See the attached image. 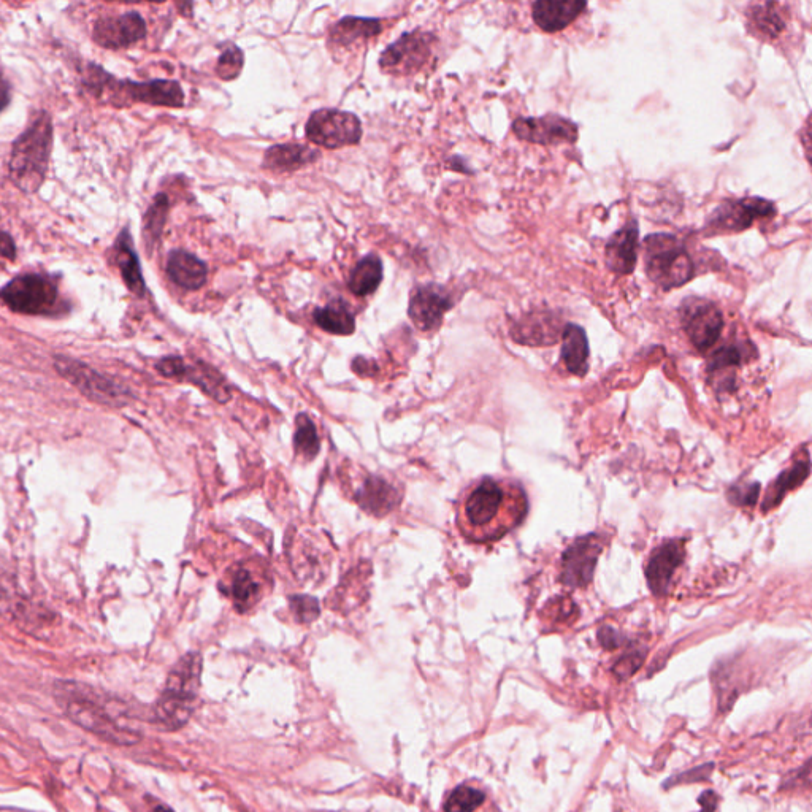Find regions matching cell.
I'll return each instance as SVG.
<instances>
[{"label":"cell","instance_id":"2","mask_svg":"<svg viewBox=\"0 0 812 812\" xmlns=\"http://www.w3.org/2000/svg\"><path fill=\"white\" fill-rule=\"evenodd\" d=\"M54 698L70 721L85 728L86 732L119 746H129L137 741V736L116 721L91 687L77 682H58L54 686Z\"/></svg>","mask_w":812,"mask_h":812},{"label":"cell","instance_id":"15","mask_svg":"<svg viewBox=\"0 0 812 812\" xmlns=\"http://www.w3.org/2000/svg\"><path fill=\"white\" fill-rule=\"evenodd\" d=\"M452 305L451 295L440 284H426L414 289L408 305V316L422 332L437 330Z\"/></svg>","mask_w":812,"mask_h":812},{"label":"cell","instance_id":"6","mask_svg":"<svg viewBox=\"0 0 812 812\" xmlns=\"http://www.w3.org/2000/svg\"><path fill=\"white\" fill-rule=\"evenodd\" d=\"M644 264L649 280L663 291L681 288L695 273L686 245L670 234H652L644 240Z\"/></svg>","mask_w":812,"mask_h":812},{"label":"cell","instance_id":"10","mask_svg":"<svg viewBox=\"0 0 812 812\" xmlns=\"http://www.w3.org/2000/svg\"><path fill=\"white\" fill-rule=\"evenodd\" d=\"M56 370L66 378L69 383L77 387L81 394L89 400L104 405L118 406L126 400L127 392L94 368L88 367L80 361H72L67 357H56L54 361Z\"/></svg>","mask_w":812,"mask_h":812},{"label":"cell","instance_id":"29","mask_svg":"<svg viewBox=\"0 0 812 812\" xmlns=\"http://www.w3.org/2000/svg\"><path fill=\"white\" fill-rule=\"evenodd\" d=\"M383 262L376 254H368L357 262L349 275L348 288L357 297H367L378 291L383 281Z\"/></svg>","mask_w":812,"mask_h":812},{"label":"cell","instance_id":"32","mask_svg":"<svg viewBox=\"0 0 812 812\" xmlns=\"http://www.w3.org/2000/svg\"><path fill=\"white\" fill-rule=\"evenodd\" d=\"M295 424H297L294 437L295 452L303 460L315 459L316 454L319 452V446H321L315 424L308 418L307 414L297 416Z\"/></svg>","mask_w":812,"mask_h":812},{"label":"cell","instance_id":"4","mask_svg":"<svg viewBox=\"0 0 812 812\" xmlns=\"http://www.w3.org/2000/svg\"><path fill=\"white\" fill-rule=\"evenodd\" d=\"M86 86L99 99L107 97L116 105L140 104L158 105V107L180 108L184 105V92L180 83L173 80H154L146 83H135L129 80H116L99 67H89Z\"/></svg>","mask_w":812,"mask_h":812},{"label":"cell","instance_id":"11","mask_svg":"<svg viewBox=\"0 0 812 812\" xmlns=\"http://www.w3.org/2000/svg\"><path fill=\"white\" fill-rule=\"evenodd\" d=\"M679 315L687 337L701 353L713 348L721 338L724 316L713 302L701 297H689L682 302Z\"/></svg>","mask_w":812,"mask_h":812},{"label":"cell","instance_id":"21","mask_svg":"<svg viewBox=\"0 0 812 812\" xmlns=\"http://www.w3.org/2000/svg\"><path fill=\"white\" fill-rule=\"evenodd\" d=\"M165 270L170 280L184 291H199L207 283V264L184 249H175L169 254Z\"/></svg>","mask_w":812,"mask_h":812},{"label":"cell","instance_id":"31","mask_svg":"<svg viewBox=\"0 0 812 812\" xmlns=\"http://www.w3.org/2000/svg\"><path fill=\"white\" fill-rule=\"evenodd\" d=\"M808 475L809 459L808 456H806L803 462H797V464L789 468L787 472L782 473L776 483L771 484L770 491H768L767 498H765V510H770L773 506L778 505L782 498H784V495L787 494V491H790L793 487L800 486V484L808 478Z\"/></svg>","mask_w":812,"mask_h":812},{"label":"cell","instance_id":"1","mask_svg":"<svg viewBox=\"0 0 812 812\" xmlns=\"http://www.w3.org/2000/svg\"><path fill=\"white\" fill-rule=\"evenodd\" d=\"M529 510L527 495L511 479H479L457 505V527L472 543H492L516 529Z\"/></svg>","mask_w":812,"mask_h":812},{"label":"cell","instance_id":"42","mask_svg":"<svg viewBox=\"0 0 812 812\" xmlns=\"http://www.w3.org/2000/svg\"><path fill=\"white\" fill-rule=\"evenodd\" d=\"M15 253V243H13L10 235L0 232V256L7 257V259L13 261V259H15Z\"/></svg>","mask_w":812,"mask_h":812},{"label":"cell","instance_id":"28","mask_svg":"<svg viewBox=\"0 0 812 812\" xmlns=\"http://www.w3.org/2000/svg\"><path fill=\"white\" fill-rule=\"evenodd\" d=\"M313 321L319 329L332 335H351L356 330V319L345 300H334L329 305L316 308Z\"/></svg>","mask_w":812,"mask_h":812},{"label":"cell","instance_id":"39","mask_svg":"<svg viewBox=\"0 0 812 812\" xmlns=\"http://www.w3.org/2000/svg\"><path fill=\"white\" fill-rule=\"evenodd\" d=\"M698 803H700L701 812H716L719 797H717V793L713 792V790H706L705 793H701V797L698 798Z\"/></svg>","mask_w":812,"mask_h":812},{"label":"cell","instance_id":"37","mask_svg":"<svg viewBox=\"0 0 812 812\" xmlns=\"http://www.w3.org/2000/svg\"><path fill=\"white\" fill-rule=\"evenodd\" d=\"M292 609L300 622H310L319 614L318 603L313 598L295 597L291 600Z\"/></svg>","mask_w":812,"mask_h":812},{"label":"cell","instance_id":"27","mask_svg":"<svg viewBox=\"0 0 812 812\" xmlns=\"http://www.w3.org/2000/svg\"><path fill=\"white\" fill-rule=\"evenodd\" d=\"M116 264H118L119 272L123 275L124 283L127 288L131 289L135 295H145L146 286L143 281L142 270H140V262H138L135 249L132 248L131 234L129 230H123L116 240Z\"/></svg>","mask_w":812,"mask_h":812},{"label":"cell","instance_id":"20","mask_svg":"<svg viewBox=\"0 0 812 812\" xmlns=\"http://www.w3.org/2000/svg\"><path fill=\"white\" fill-rule=\"evenodd\" d=\"M586 8L583 0H540L532 5L533 21L541 31L554 34L564 31Z\"/></svg>","mask_w":812,"mask_h":812},{"label":"cell","instance_id":"23","mask_svg":"<svg viewBox=\"0 0 812 812\" xmlns=\"http://www.w3.org/2000/svg\"><path fill=\"white\" fill-rule=\"evenodd\" d=\"M381 31H383V24L380 20L345 16L330 29L329 42L330 45H335L337 48H348L356 43L367 42L373 37H378Z\"/></svg>","mask_w":812,"mask_h":812},{"label":"cell","instance_id":"13","mask_svg":"<svg viewBox=\"0 0 812 812\" xmlns=\"http://www.w3.org/2000/svg\"><path fill=\"white\" fill-rule=\"evenodd\" d=\"M429 34L421 32H408L403 34L397 42L387 46L380 58V67L389 75H414L430 58Z\"/></svg>","mask_w":812,"mask_h":812},{"label":"cell","instance_id":"5","mask_svg":"<svg viewBox=\"0 0 812 812\" xmlns=\"http://www.w3.org/2000/svg\"><path fill=\"white\" fill-rule=\"evenodd\" d=\"M51 138L53 124L50 115L40 113L13 145L10 177L23 191H37L45 180L50 162Z\"/></svg>","mask_w":812,"mask_h":812},{"label":"cell","instance_id":"33","mask_svg":"<svg viewBox=\"0 0 812 812\" xmlns=\"http://www.w3.org/2000/svg\"><path fill=\"white\" fill-rule=\"evenodd\" d=\"M749 349L754 348L747 343H730V345L722 346L709 359V372L717 373L728 370V368L740 367L743 362L749 361V356H751Z\"/></svg>","mask_w":812,"mask_h":812},{"label":"cell","instance_id":"25","mask_svg":"<svg viewBox=\"0 0 812 812\" xmlns=\"http://www.w3.org/2000/svg\"><path fill=\"white\" fill-rule=\"evenodd\" d=\"M562 361L573 375L584 376L589 370V341L578 324H568L562 332Z\"/></svg>","mask_w":812,"mask_h":812},{"label":"cell","instance_id":"26","mask_svg":"<svg viewBox=\"0 0 812 812\" xmlns=\"http://www.w3.org/2000/svg\"><path fill=\"white\" fill-rule=\"evenodd\" d=\"M357 500L368 513L383 516L399 505L400 494L394 486L387 483L386 479L373 476L365 481Z\"/></svg>","mask_w":812,"mask_h":812},{"label":"cell","instance_id":"7","mask_svg":"<svg viewBox=\"0 0 812 812\" xmlns=\"http://www.w3.org/2000/svg\"><path fill=\"white\" fill-rule=\"evenodd\" d=\"M0 302L21 315L51 316L61 310L58 286L48 276H16L0 289Z\"/></svg>","mask_w":812,"mask_h":812},{"label":"cell","instance_id":"30","mask_svg":"<svg viewBox=\"0 0 812 812\" xmlns=\"http://www.w3.org/2000/svg\"><path fill=\"white\" fill-rule=\"evenodd\" d=\"M170 202L165 194H158L153 205L145 216V227H143V238L148 253H153L154 246L161 240L162 230H164L167 215H169Z\"/></svg>","mask_w":812,"mask_h":812},{"label":"cell","instance_id":"36","mask_svg":"<svg viewBox=\"0 0 812 812\" xmlns=\"http://www.w3.org/2000/svg\"><path fill=\"white\" fill-rule=\"evenodd\" d=\"M245 64V54L237 46H230L229 50L223 51L216 64V75L221 80L232 81L242 73Z\"/></svg>","mask_w":812,"mask_h":812},{"label":"cell","instance_id":"43","mask_svg":"<svg viewBox=\"0 0 812 812\" xmlns=\"http://www.w3.org/2000/svg\"><path fill=\"white\" fill-rule=\"evenodd\" d=\"M153 812H173L172 809L165 808V806H158Z\"/></svg>","mask_w":812,"mask_h":812},{"label":"cell","instance_id":"40","mask_svg":"<svg viewBox=\"0 0 812 812\" xmlns=\"http://www.w3.org/2000/svg\"><path fill=\"white\" fill-rule=\"evenodd\" d=\"M598 638L606 649H616L621 646V636L617 635L613 629H603L598 633Z\"/></svg>","mask_w":812,"mask_h":812},{"label":"cell","instance_id":"41","mask_svg":"<svg viewBox=\"0 0 812 812\" xmlns=\"http://www.w3.org/2000/svg\"><path fill=\"white\" fill-rule=\"evenodd\" d=\"M10 100H12V89H10V83L4 77V73L0 70V112L8 107Z\"/></svg>","mask_w":812,"mask_h":812},{"label":"cell","instance_id":"18","mask_svg":"<svg viewBox=\"0 0 812 812\" xmlns=\"http://www.w3.org/2000/svg\"><path fill=\"white\" fill-rule=\"evenodd\" d=\"M684 556H686L684 543L679 540L667 541L652 554L646 567V576L649 587L655 595L660 597L667 594L675 571L682 564Z\"/></svg>","mask_w":812,"mask_h":812},{"label":"cell","instance_id":"8","mask_svg":"<svg viewBox=\"0 0 812 812\" xmlns=\"http://www.w3.org/2000/svg\"><path fill=\"white\" fill-rule=\"evenodd\" d=\"M272 586L269 571L259 560H243L224 573L221 590L238 613H248L261 603Z\"/></svg>","mask_w":812,"mask_h":812},{"label":"cell","instance_id":"14","mask_svg":"<svg viewBox=\"0 0 812 812\" xmlns=\"http://www.w3.org/2000/svg\"><path fill=\"white\" fill-rule=\"evenodd\" d=\"M603 540L597 535L579 538L565 551L560 583L581 589L594 578L595 565L603 551Z\"/></svg>","mask_w":812,"mask_h":812},{"label":"cell","instance_id":"12","mask_svg":"<svg viewBox=\"0 0 812 812\" xmlns=\"http://www.w3.org/2000/svg\"><path fill=\"white\" fill-rule=\"evenodd\" d=\"M776 216V205L762 197L724 202L714 211L706 224L709 235L735 234L749 229L755 221Z\"/></svg>","mask_w":812,"mask_h":812},{"label":"cell","instance_id":"17","mask_svg":"<svg viewBox=\"0 0 812 812\" xmlns=\"http://www.w3.org/2000/svg\"><path fill=\"white\" fill-rule=\"evenodd\" d=\"M146 23L142 15L137 12L121 13V15L105 16L97 21L92 31V37L100 46L108 50L127 48L145 39Z\"/></svg>","mask_w":812,"mask_h":812},{"label":"cell","instance_id":"9","mask_svg":"<svg viewBox=\"0 0 812 812\" xmlns=\"http://www.w3.org/2000/svg\"><path fill=\"white\" fill-rule=\"evenodd\" d=\"M362 123L354 113L341 112L335 108H322L311 113L305 126V135L315 145L326 150H338L343 146L361 142Z\"/></svg>","mask_w":812,"mask_h":812},{"label":"cell","instance_id":"16","mask_svg":"<svg viewBox=\"0 0 812 812\" xmlns=\"http://www.w3.org/2000/svg\"><path fill=\"white\" fill-rule=\"evenodd\" d=\"M513 132L524 142L537 145H559V143H575L578 140V126L571 123L570 119L559 115L516 119L513 123Z\"/></svg>","mask_w":812,"mask_h":812},{"label":"cell","instance_id":"35","mask_svg":"<svg viewBox=\"0 0 812 812\" xmlns=\"http://www.w3.org/2000/svg\"><path fill=\"white\" fill-rule=\"evenodd\" d=\"M484 793L470 786H459L449 795L445 812H473L484 803Z\"/></svg>","mask_w":812,"mask_h":812},{"label":"cell","instance_id":"38","mask_svg":"<svg viewBox=\"0 0 812 812\" xmlns=\"http://www.w3.org/2000/svg\"><path fill=\"white\" fill-rule=\"evenodd\" d=\"M643 659L644 655L636 654V652L625 655L624 659H621V662L614 667V673L622 679L630 678V676L635 675L636 671L640 670Z\"/></svg>","mask_w":812,"mask_h":812},{"label":"cell","instance_id":"3","mask_svg":"<svg viewBox=\"0 0 812 812\" xmlns=\"http://www.w3.org/2000/svg\"><path fill=\"white\" fill-rule=\"evenodd\" d=\"M202 662L197 654H189L170 671L164 692L153 708V721L162 730L173 732L184 727L196 709Z\"/></svg>","mask_w":812,"mask_h":812},{"label":"cell","instance_id":"24","mask_svg":"<svg viewBox=\"0 0 812 812\" xmlns=\"http://www.w3.org/2000/svg\"><path fill=\"white\" fill-rule=\"evenodd\" d=\"M560 335V321L552 318L548 313L544 315H529L519 321L514 327L513 338L522 345L544 346L554 345Z\"/></svg>","mask_w":812,"mask_h":812},{"label":"cell","instance_id":"34","mask_svg":"<svg viewBox=\"0 0 812 812\" xmlns=\"http://www.w3.org/2000/svg\"><path fill=\"white\" fill-rule=\"evenodd\" d=\"M749 18H751V24L759 31V34L768 37V39L778 37L786 27L781 15L774 10L773 4L757 5L749 12Z\"/></svg>","mask_w":812,"mask_h":812},{"label":"cell","instance_id":"22","mask_svg":"<svg viewBox=\"0 0 812 812\" xmlns=\"http://www.w3.org/2000/svg\"><path fill=\"white\" fill-rule=\"evenodd\" d=\"M321 159V153L310 146L300 143L270 146L265 151L262 167L272 172H294L305 165L315 164Z\"/></svg>","mask_w":812,"mask_h":812},{"label":"cell","instance_id":"19","mask_svg":"<svg viewBox=\"0 0 812 812\" xmlns=\"http://www.w3.org/2000/svg\"><path fill=\"white\" fill-rule=\"evenodd\" d=\"M640 246V229L636 221L625 224L606 243V264L617 275H630L635 270Z\"/></svg>","mask_w":812,"mask_h":812}]
</instances>
